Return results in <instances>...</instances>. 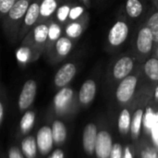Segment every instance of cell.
Here are the masks:
<instances>
[{"instance_id": "36", "label": "cell", "mask_w": 158, "mask_h": 158, "mask_svg": "<svg viewBox=\"0 0 158 158\" xmlns=\"http://www.w3.org/2000/svg\"><path fill=\"white\" fill-rule=\"evenodd\" d=\"M48 158H65L64 152L62 150H56L55 152H53V154Z\"/></svg>"}, {"instance_id": "32", "label": "cell", "mask_w": 158, "mask_h": 158, "mask_svg": "<svg viewBox=\"0 0 158 158\" xmlns=\"http://www.w3.org/2000/svg\"><path fill=\"white\" fill-rule=\"evenodd\" d=\"M141 158H158V151L155 148L147 147L141 152Z\"/></svg>"}, {"instance_id": "29", "label": "cell", "mask_w": 158, "mask_h": 158, "mask_svg": "<svg viewBox=\"0 0 158 158\" xmlns=\"http://www.w3.org/2000/svg\"><path fill=\"white\" fill-rule=\"evenodd\" d=\"M86 8L87 7L83 4H81V3L79 4L78 2H76L70 9V13H69V22L75 21V20L81 19L82 16H84V14L87 12Z\"/></svg>"}, {"instance_id": "41", "label": "cell", "mask_w": 158, "mask_h": 158, "mask_svg": "<svg viewBox=\"0 0 158 158\" xmlns=\"http://www.w3.org/2000/svg\"><path fill=\"white\" fill-rule=\"evenodd\" d=\"M155 51H156V56H156L158 58V44L156 45V48H155Z\"/></svg>"}, {"instance_id": "6", "label": "cell", "mask_w": 158, "mask_h": 158, "mask_svg": "<svg viewBox=\"0 0 158 158\" xmlns=\"http://www.w3.org/2000/svg\"><path fill=\"white\" fill-rule=\"evenodd\" d=\"M73 46L74 41L63 34L56 41L55 45L44 55L49 63L56 64L69 56L73 49Z\"/></svg>"}, {"instance_id": "23", "label": "cell", "mask_w": 158, "mask_h": 158, "mask_svg": "<svg viewBox=\"0 0 158 158\" xmlns=\"http://www.w3.org/2000/svg\"><path fill=\"white\" fill-rule=\"evenodd\" d=\"M37 142L32 136L26 137L21 142V150L27 158H34L37 155Z\"/></svg>"}, {"instance_id": "11", "label": "cell", "mask_w": 158, "mask_h": 158, "mask_svg": "<svg viewBox=\"0 0 158 158\" xmlns=\"http://www.w3.org/2000/svg\"><path fill=\"white\" fill-rule=\"evenodd\" d=\"M37 94V83L34 80H28L19 96V107L20 110H25L31 106Z\"/></svg>"}, {"instance_id": "42", "label": "cell", "mask_w": 158, "mask_h": 158, "mask_svg": "<svg viewBox=\"0 0 158 158\" xmlns=\"http://www.w3.org/2000/svg\"><path fill=\"white\" fill-rule=\"evenodd\" d=\"M153 2H154V4H155L156 6H158V0H153Z\"/></svg>"}, {"instance_id": "25", "label": "cell", "mask_w": 158, "mask_h": 158, "mask_svg": "<svg viewBox=\"0 0 158 158\" xmlns=\"http://www.w3.org/2000/svg\"><path fill=\"white\" fill-rule=\"evenodd\" d=\"M143 117H144V114H143V109H138L135 111L133 118L131 120V135L134 138H137L141 131L142 123L143 122Z\"/></svg>"}, {"instance_id": "9", "label": "cell", "mask_w": 158, "mask_h": 158, "mask_svg": "<svg viewBox=\"0 0 158 158\" xmlns=\"http://www.w3.org/2000/svg\"><path fill=\"white\" fill-rule=\"evenodd\" d=\"M89 21H90V14L86 12L84 16H82L81 19L75 21H70L64 26V35L70 38L73 41L78 40L87 29L89 25Z\"/></svg>"}, {"instance_id": "43", "label": "cell", "mask_w": 158, "mask_h": 158, "mask_svg": "<svg viewBox=\"0 0 158 158\" xmlns=\"http://www.w3.org/2000/svg\"><path fill=\"white\" fill-rule=\"evenodd\" d=\"M15 1H18V0H15Z\"/></svg>"}, {"instance_id": "37", "label": "cell", "mask_w": 158, "mask_h": 158, "mask_svg": "<svg viewBox=\"0 0 158 158\" xmlns=\"http://www.w3.org/2000/svg\"><path fill=\"white\" fill-rule=\"evenodd\" d=\"M80 3L83 4L87 8H90L91 7V3H92V0H78Z\"/></svg>"}, {"instance_id": "35", "label": "cell", "mask_w": 158, "mask_h": 158, "mask_svg": "<svg viewBox=\"0 0 158 158\" xmlns=\"http://www.w3.org/2000/svg\"><path fill=\"white\" fill-rule=\"evenodd\" d=\"M151 136L155 145L158 148V123H156L151 130Z\"/></svg>"}, {"instance_id": "19", "label": "cell", "mask_w": 158, "mask_h": 158, "mask_svg": "<svg viewBox=\"0 0 158 158\" xmlns=\"http://www.w3.org/2000/svg\"><path fill=\"white\" fill-rule=\"evenodd\" d=\"M145 4L143 0H126L125 11L127 16L131 19L141 18L144 12Z\"/></svg>"}, {"instance_id": "13", "label": "cell", "mask_w": 158, "mask_h": 158, "mask_svg": "<svg viewBox=\"0 0 158 158\" xmlns=\"http://www.w3.org/2000/svg\"><path fill=\"white\" fill-rule=\"evenodd\" d=\"M36 142H37L39 152L42 155L48 154L52 150L53 144L55 143L53 134H52V128L48 126L42 127L37 132Z\"/></svg>"}, {"instance_id": "24", "label": "cell", "mask_w": 158, "mask_h": 158, "mask_svg": "<svg viewBox=\"0 0 158 158\" xmlns=\"http://www.w3.org/2000/svg\"><path fill=\"white\" fill-rule=\"evenodd\" d=\"M52 134L56 143L59 144L64 143L67 138V129L64 123L60 120L54 121L52 125Z\"/></svg>"}, {"instance_id": "20", "label": "cell", "mask_w": 158, "mask_h": 158, "mask_svg": "<svg viewBox=\"0 0 158 158\" xmlns=\"http://www.w3.org/2000/svg\"><path fill=\"white\" fill-rule=\"evenodd\" d=\"M141 69L145 75V77L153 81L158 82V58L156 56H151L145 62L141 64Z\"/></svg>"}, {"instance_id": "7", "label": "cell", "mask_w": 158, "mask_h": 158, "mask_svg": "<svg viewBox=\"0 0 158 158\" xmlns=\"http://www.w3.org/2000/svg\"><path fill=\"white\" fill-rule=\"evenodd\" d=\"M138 81H139L138 75L133 73H131L122 81H120L116 90L117 100L122 104L128 103L135 94Z\"/></svg>"}, {"instance_id": "22", "label": "cell", "mask_w": 158, "mask_h": 158, "mask_svg": "<svg viewBox=\"0 0 158 158\" xmlns=\"http://www.w3.org/2000/svg\"><path fill=\"white\" fill-rule=\"evenodd\" d=\"M40 56L35 53V51L28 45H23L17 51V58L21 65H25L37 60Z\"/></svg>"}, {"instance_id": "17", "label": "cell", "mask_w": 158, "mask_h": 158, "mask_svg": "<svg viewBox=\"0 0 158 158\" xmlns=\"http://www.w3.org/2000/svg\"><path fill=\"white\" fill-rule=\"evenodd\" d=\"M64 34V26L58 23L55 19H51L49 20V31H48V38L46 42V46L44 50V54L47 53L56 43V41Z\"/></svg>"}, {"instance_id": "2", "label": "cell", "mask_w": 158, "mask_h": 158, "mask_svg": "<svg viewBox=\"0 0 158 158\" xmlns=\"http://www.w3.org/2000/svg\"><path fill=\"white\" fill-rule=\"evenodd\" d=\"M156 44L151 30L144 24L142 26L135 38L134 52L132 53L139 64H143L151 56H153Z\"/></svg>"}, {"instance_id": "39", "label": "cell", "mask_w": 158, "mask_h": 158, "mask_svg": "<svg viewBox=\"0 0 158 158\" xmlns=\"http://www.w3.org/2000/svg\"><path fill=\"white\" fill-rule=\"evenodd\" d=\"M4 118V105L3 103H0V122H2Z\"/></svg>"}, {"instance_id": "16", "label": "cell", "mask_w": 158, "mask_h": 158, "mask_svg": "<svg viewBox=\"0 0 158 158\" xmlns=\"http://www.w3.org/2000/svg\"><path fill=\"white\" fill-rule=\"evenodd\" d=\"M65 0H41L40 18L38 22H45L54 18L58 6Z\"/></svg>"}, {"instance_id": "31", "label": "cell", "mask_w": 158, "mask_h": 158, "mask_svg": "<svg viewBox=\"0 0 158 158\" xmlns=\"http://www.w3.org/2000/svg\"><path fill=\"white\" fill-rule=\"evenodd\" d=\"M17 1L15 0H0V15H1V19H3L9 10L12 8V6L15 5Z\"/></svg>"}, {"instance_id": "5", "label": "cell", "mask_w": 158, "mask_h": 158, "mask_svg": "<svg viewBox=\"0 0 158 158\" xmlns=\"http://www.w3.org/2000/svg\"><path fill=\"white\" fill-rule=\"evenodd\" d=\"M137 64L139 63L137 62L133 54H125L119 56L114 61H112L110 74L114 80L120 81L133 72Z\"/></svg>"}, {"instance_id": "3", "label": "cell", "mask_w": 158, "mask_h": 158, "mask_svg": "<svg viewBox=\"0 0 158 158\" xmlns=\"http://www.w3.org/2000/svg\"><path fill=\"white\" fill-rule=\"evenodd\" d=\"M49 20L45 22H38L25 36L20 43L23 45H28L32 48L35 53L41 56L44 54L46 42L48 38Z\"/></svg>"}, {"instance_id": "14", "label": "cell", "mask_w": 158, "mask_h": 158, "mask_svg": "<svg viewBox=\"0 0 158 158\" xmlns=\"http://www.w3.org/2000/svg\"><path fill=\"white\" fill-rule=\"evenodd\" d=\"M74 96V92L70 87H64L61 88L57 94L54 97V106L57 112H63L65 111L69 104L71 103Z\"/></svg>"}, {"instance_id": "1", "label": "cell", "mask_w": 158, "mask_h": 158, "mask_svg": "<svg viewBox=\"0 0 158 158\" xmlns=\"http://www.w3.org/2000/svg\"><path fill=\"white\" fill-rule=\"evenodd\" d=\"M32 0H18L7 15L2 19V26L6 38L9 43L14 44L18 41L19 33Z\"/></svg>"}, {"instance_id": "15", "label": "cell", "mask_w": 158, "mask_h": 158, "mask_svg": "<svg viewBox=\"0 0 158 158\" xmlns=\"http://www.w3.org/2000/svg\"><path fill=\"white\" fill-rule=\"evenodd\" d=\"M97 135H98V131L94 124L90 123L85 127L83 131L82 144L86 154L92 155L95 152V143L97 140Z\"/></svg>"}, {"instance_id": "30", "label": "cell", "mask_w": 158, "mask_h": 158, "mask_svg": "<svg viewBox=\"0 0 158 158\" xmlns=\"http://www.w3.org/2000/svg\"><path fill=\"white\" fill-rule=\"evenodd\" d=\"M143 122L145 124V127L151 130L156 123H158V113H154L151 108H147L146 114L143 117Z\"/></svg>"}, {"instance_id": "8", "label": "cell", "mask_w": 158, "mask_h": 158, "mask_svg": "<svg viewBox=\"0 0 158 158\" xmlns=\"http://www.w3.org/2000/svg\"><path fill=\"white\" fill-rule=\"evenodd\" d=\"M40 4L41 0H32L27 13L24 17L19 33V38L18 41L20 43L22 40L25 38V36L29 33V31L38 23L39 18H40Z\"/></svg>"}, {"instance_id": "34", "label": "cell", "mask_w": 158, "mask_h": 158, "mask_svg": "<svg viewBox=\"0 0 158 158\" xmlns=\"http://www.w3.org/2000/svg\"><path fill=\"white\" fill-rule=\"evenodd\" d=\"M8 158H24L23 155L17 147H12L8 152Z\"/></svg>"}, {"instance_id": "40", "label": "cell", "mask_w": 158, "mask_h": 158, "mask_svg": "<svg viewBox=\"0 0 158 158\" xmlns=\"http://www.w3.org/2000/svg\"><path fill=\"white\" fill-rule=\"evenodd\" d=\"M155 98L158 100V85L156 87V90H155Z\"/></svg>"}, {"instance_id": "33", "label": "cell", "mask_w": 158, "mask_h": 158, "mask_svg": "<svg viewBox=\"0 0 158 158\" xmlns=\"http://www.w3.org/2000/svg\"><path fill=\"white\" fill-rule=\"evenodd\" d=\"M110 158H122V148L120 144L116 143L113 145Z\"/></svg>"}, {"instance_id": "28", "label": "cell", "mask_w": 158, "mask_h": 158, "mask_svg": "<svg viewBox=\"0 0 158 158\" xmlns=\"http://www.w3.org/2000/svg\"><path fill=\"white\" fill-rule=\"evenodd\" d=\"M118 129L121 132H128L131 128V113L128 109H123L118 118Z\"/></svg>"}, {"instance_id": "26", "label": "cell", "mask_w": 158, "mask_h": 158, "mask_svg": "<svg viewBox=\"0 0 158 158\" xmlns=\"http://www.w3.org/2000/svg\"><path fill=\"white\" fill-rule=\"evenodd\" d=\"M145 25L151 30L153 36H154V40H155V44L156 45L158 44V10L154 11L150 17L148 18Z\"/></svg>"}, {"instance_id": "27", "label": "cell", "mask_w": 158, "mask_h": 158, "mask_svg": "<svg viewBox=\"0 0 158 158\" xmlns=\"http://www.w3.org/2000/svg\"><path fill=\"white\" fill-rule=\"evenodd\" d=\"M34 120H35V113L33 111H27L23 115L19 122V127H20L21 131L22 132L29 131L33 126Z\"/></svg>"}, {"instance_id": "18", "label": "cell", "mask_w": 158, "mask_h": 158, "mask_svg": "<svg viewBox=\"0 0 158 158\" xmlns=\"http://www.w3.org/2000/svg\"><path fill=\"white\" fill-rule=\"evenodd\" d=\"M96 94V83L94 80H86L79 92V101L82 105L90 104L95 97Z\"/></svg>"}, {"instance_id": "38", "label": "cell", "mask_w": 158, "mask_h": 158, "mask_svg": "<svg viewBox=\"0 0 158 158\" xmlns=\"http://www.w3.org/2000/svg\"><path fill=\"white\" fill-rule=\"evenodd\" d=\"M124 158H133L132 157V155H131V152L130 150V148H126L125 151H124Z\"/></svg>"}, {"instance_id": "21", "label": "cell", "mask_w": 158, "mask_h": 158, "mask_svg": "<svg viewBox=\"0 0 158 158\" xmlns=\"http://www.w3.org/2000/svg\"><path fill=\"white\" fill-rule=\"evenodd\" d=\"M77 1L78 0H65V1H63L62 4L58 6L57 10L56 11V14H55L53 19H55L58 23H60L63 26L68 24L70 9Z\"/></svg>"}, {"instance_id": "12", "label": "cell", "mask_w": 158, "mask_h": 158, "mask_svg": "<svg viewBox=\"0 0 158 158\" xmlns=\"http://www.w3.org/2000/svg\"><path fill=\"white\" fill-rule=\"evenodd\" d=\"M113 143L111 135L106 131H101L98 132L95 143V155L97 158H110L113 149Z\"/></svg>"}, {"instance_id": "10", "label": "cell", "mask_w": 158, "mask_h": 158, "mask_svg": "<svg viewBox=\"0 0 158 158\" xmlns=\"http://www.w3.org/2000/svg\"><path fill=\"white\" fill-rule=\"evenodd\" d=\"M77 66L73 62H67L56 73L54 78L55 85L61 89L66 87L76 76Z\"/></svg>"}, {"instance_id": "4", "label": "cell", "mask_w": 158, "mask_h": 158, "mask_svg": "<svg viewBox=\"0 0 158 158\" xmlns=\"http://www.w3.org/2000/svg\"><path fill=\"white\" fill-rule=\"evenodd\" d=\"M130 35V25L124 17L118 18L109 28L106 41L111 50H116L123 45Z\"/></svg>"}]
</instances>
